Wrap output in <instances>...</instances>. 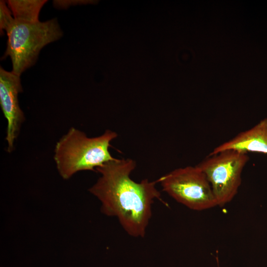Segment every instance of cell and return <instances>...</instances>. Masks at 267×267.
<instances>
[{"label": "cell", "mask_w": 267, "mask_h": 267, "mask_svg": "<svg viewBox=\"0 0 267 267\" xmlns=\"http://www.w3.org/2000/svg\"><path fill=\"white\" fill-rule=\"evenodd\" d=\"M135 166V162L129 158H115L104 163L96 169L101 176L89 190L100 201L102 213L116 217L131 236L143 237L154 200L166 203L156 188L158 180L136 182L131 178Z\"/></svg>", "instance_id": "obj_1"}, {"label": "cell", "mask_w": 267, "mask_h": 267, "mask_svg": "<svg viewBox=\"0 0 267 267\" xmlns=\"http://www.w3.org/2000/svg\"><path fill=\"white\" fill-rule=\"evenodd\" d=\"M118 136L107 130L101 135L89 137L83 132L70 128L56 142L53 159L60 176L68 179L82 171H94L114 160L109 151L111 141Z\"/></svg>", "instance_id": "obj_2"}, {"label": "cell", "mask_w": 267, "mask_h": 267, "mask_svg": "<svg viewBox=\"0 0 267 267\" xmlns=\"http://www.w3.org/2000/svg\"><path fill=\"white\" fill-rule=\"evenodd\" d=\"M6 34L8 39L3 57H10L12 72L19 76L35 64L43 47L63 35L56 18L35 23L14 19Z\"/></svg>", "instance_id": "obj_3"}, {"label": "cell", "mask_w": 267, "mask_h": 267, "mask_svg": "<svg viewBox=\"0 0 267 267\" xmlns=\"http://www.w3.org/2000/svg\"><path fill=\"white\" fill-rule=\"evenodd\" d=\"M249 158L246 153L225 150L209 156L196 166L209 181L217 206L230 202L241 184V174Z\"/></svg>", "instance_id": "obj_4"}, {"label": "cell", "mask_w": 267, "mask_h": 267, "mask_svg": "<svg viewBox=\"0 0 267 267\" xmlns=\"http://www.w3.org/2000/svg\"><path fill=\"white\" fill-rule=\"evenodd\" d=\"M157 180L164 191L190 209L202 211L217 206L209 181L196 166L176 169Z\"/></svg>", "instance_id": "obj_5"}, {"label": "cell", "mask_w": 267, "mask_h": 267, "mask_svg": "<svg viewBox=\"0 0 267 267\" xmlns=\"http://www.w3.org/2000/svg\"><path fill=\"white\" fill-rule=\"evenodd\" d=\"M20 76L0 68V105L7 121L5 140L6 151L11 153L23 123L24 114L20 107L18 94L23 90Z\"/></svg>", "instance_id": "obj_6"}, {"label": "cell", "mask_w": 267, "mask_h": 267, "mask_svg": "<svg viewBox=\"0 0 267 267\" xmlns=\"http://www.w3.org/2000/svg\"><path fill=\"white\" fill-rule=\"evenodd\" d=\"M225 150H234L246 154L248 152L267 154V118L219 145L210 154Z\"/></svg>", "instance_id": "obj_7"}, {"label": "cell", "mask_w": 267, "mask_h": 267, "mask_svg": "<svg viewBox=\"0 0 267 267\" xmlns=\"http://www.w3.org/2000/svg\"><path fill=\"white\" fill-rule=\"evenodd\" d=\"M47 2L45 0H9L6 2L15 20L29 23L40 21L41 9Z\"/></svg>", "instance_id": "obj_8"}, {"label": "cell", "mask_w": 267, "mask_h": 267, "mask_svg": "<svg viewBox=\"0 0 267 267\" xmlns=\"http://www.w3.org/2000/svg\"><path fill=\"white\" fill-rule=\"evenodd\" d=\"M11 13L7 4L6 5V1L0 0V30L1 35L4 33V30L6 32L14 21V18L12 17Z\"/></svg>", "instance_id": "obj_9"}, {"label": "cell", "mask_w": 267, "mask_h": 267, "mask_svg": "<svg viewBox=\"0 0 267 267\" xmlns=\"http://www.w3.org/2000/svg\"><path fill=\"white\" fill-rule=\"evenodd\" d=\"M89 0H57L53 1V5L55 7L58 8H66L70 6L77 5L78 4H86L89 3Z\"/></svg>", "instance_id": "obj_10"}]
</instances>
